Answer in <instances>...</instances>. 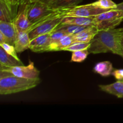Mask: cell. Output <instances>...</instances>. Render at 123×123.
<instances>
[{
	"label": "cell",
	"mask_w": 123,
	"mask_h": 123,
	"mask_svg": "<svg viewBox=\"0 0 123 123\" xmlns=\"http://www.w3.org/2000/svg\"><path fill=\"white\" fill-rule=\"evenodd\" d=\"M121 46H122V55H121V57L123 58V37L122 38V40H121Z\"/></svg>",
	"instance_id": "f546056e"
},
{
	"label": "cell",
	"mask_w": 123,
	"mask_h": 123,
	"mask_svg": "<svg viewBox=\"0 0 123 123\" xmlns=\"http://www.w3.org/2000/svg\"><path fill=\"white\" fill-rule=\"evenodd\" d=\"M31 38L28 31L17 32L14 47L18 53H21L28 49H30Z\"/></svg>",
	"instance_id": "4fadbf2b"
},
{
	"label": "cell",
	"mask_w": 123,
	"mask_h": 123,
	"mask_svg": "<svg viewBox=\"0 0 123 123\" xmlns=\"http://www.w3.org/2000/svg\"><path fill=\"white\" fill-rule=\"evenodd\" d=\"M0 32L6 36L8 43L14 46L17 30L14 22H7L0 20Z\"/></svg>",
	"instance_id": "8fae6325"
},
{
	"label": "cell",
	"mask_w": 123,
	"mask_h": 123,
	"mask_svg": "<svg viewBox=\"0 0 123 123\" xmlns=\"http://www.w3.org/2000/svg\"><path fill=\"white\" fill-rule=\"evenodd\" d=\"M0 70L9 72L16 76L26 79L39 78L40 72L34 66L33 62H30L27 66H17L14 67H1Z\"/></svg>",
	"instance_id": "52a82bcc"
},
{
	"label": "cell",
	"mask_w": 123,
	"mask_h": 123,
	"mask_svg": "<svg viewBox=\"0 0 123 123\" xmlns=\"http://www.w3.org/2000/svg\"><path fill=\"white\" fill-rule=\"evenodd\" d=\"M98 32V30L96 27L89 26L81 32L73 35L74 42H91Z\"/></svg>",
	"instance_id": "9a60e30c"
},
{
	"label": "cell",
	"mask_w": 123,
	"mask_h": 123,
	"mask_svg": "<svg viewBox=\"0 0 123 123\" xmlns=\"http://www.w3.org/2000/svg\"><path fill=\"white\" fill-rule=\"evenodd\" d=\"M50 9L56 10L78 6L82 0H41Z\"/></svg>",
	"instance_id": "7c38bea8"
},
{
	"label": "cell",
	"mask_w": 123,
	"mask_h": 123,
	"mask_svg": "<svg viewBox=\"0 0 123 123\" xmlns=\"http://www.w3.org/2000/svg\"><path fill=\"white\" fill-rule=\"evenodd\" d=\"M100 90L118 98H123V80H118L109 85H100Z\"/></svg>",
	"instance_id": "5bb4252c"
},
{
	"label": "cell",
	"mask_w": 123,
	"mask_h": 123,
	"mask_svg": "<svg viewBox=\"0 0 123 123\" xmlns=\"http://www.w3.org/2000/svg\"><path fill=\"white\" fill-rule=\"evenodd\" d=\"M0 46L2 47L7 54H10V55L13 56V57H14L16 59L19 60V61H20V58L18 57V55H17V53L18 52H17L16 50L15 49V47H14V45L8 43H1V44H0Z\"/></svg>",
	"instance_id": "cb8c5ba5"
},
{
	"label": "cell",
	"mask_w": 123,
	"mask_h": 123,
	"mask_svg": "<svg viewBox=\"0 0 123 123\" xmlns=\"http://www.w3.org/2000/svg\"><path fill=\"white\" fill-rule=\"evenodd\" d=\"M67 35L66 32L58 30H54L53 32L50 33L51 37V44H55L57 43L62 37Z\"/></svg>",
	"instance_id": "d4e9b609"
},
{
	"label": "cell",
	"mask_w": 123,
	"mask_h": 123,
	"mask_svg": "<svg viewBox=\"0 0 123 123\" xmlns=\"http://www.w3.org/2000/svg\"><path fill=\"white\" fill-rule=\"evenodd\" d=\"M112 75L118 80H123V69H115L112 71Z\"/></svg>",
	"instance_id": "484cf974"
},
{
	"label": "cell",
	"mask_w": 123,
	"mask_h": 123,
	"mask_svg": "<svg viewBox=\"0 0 123 123\" xmlns=\"http://www.w3.org/2000/svg\"><path fill=\"white\" fill-rule=\"evenodd\" d=\"M110 10L103 9L92 3L82 6H76L68 8L56 10V12L60 16L64 17H95L103 12Z\"/></svg>",
	"instance_id": "277c9868"
},
{
	"label": "cell",
	"mask_w": 123,
	"mask_h": 123,
	"mask_svg": "<svg viewBox=\"0 0 123 123\" xmlns=\"http://www.w3.org/2000/svg\"><path fill=\"white\" fill-rule=\"evenodd\" d=\"M50 44V33L40 35L31 40L30 49L34 52L37 53L49 52Z\"/></svg>",
	"instance_id": "9c48e42d"
},
{
	"label": "cell",
	"mask_w": 123,
	"mask_h": 123,
	"mask_svg": "<svg viewBox=\"0 0 123 123\" xmlns=\"http://www.w3.org/2000/svg\"><path fill=\"white\" fill-rule=\"evenodd\" d=\"M28 18L33 24L43 20L54 14L55 10H51L46 4L41 1L33 2H28Z\"/></svg>",
	"instance_id": "8992f818"
},
{
	"label": "cell",
	"mask_w": 123,
	"mask_h": 123,
	"mask_svg": "<svg viewBox=\"0 0 123 123\" xmlns=\"http://www.w3.org/2000/svg\"><path fill=\"white\" fill-rule=\"evenodd\" d=\"M62 19V17L60 16L56 10L52 16L43 20L42 22L37 24L34 28L29 32L31 40L40 35L51 33L61 24Z\"/></svg>",
	"instance_id": "5b68a950"
},
{
	"label": "cell",
	"mask_w": 123,
	"mask_h": 123,
	"mask_svg": "<svg viewBox=\"0 0 123 123\" xmlns=\"http://www.w3.org/2000/svg\"><path fill=\"white\" fill-rule=\"evenodd\" d=\"M28 0H25L19 6V10L14 22L17 32L28 31L30 32V29L33 25V24L31 22L28 18Z\"/></svg>",
	"instance_id": "ba28073f"
},
{
	"label": "cell",
	"mask_w": 123,
	"mask_h": 123,
	"mask_svg": "<svg viewBox=\"0 0 123 123\" xmlns=\"http://www.w3.org/2000/svg\"><path fill=\"white\" fill-rule=\"evenodd\" d=\"M92 4L100 8L107 10L116 9L117 4L112 0H98L92 2Z\"/></svg>",
	"instance_id": "603a6c76"
},
{
	"label": "cell",
	"mask_w": 123,
	"mask_h": 123,
	"mask_svg": "<svg viewBox=\"0 0 123 123\" xmlns=\"http://www.w3.org/2000/svg\"><path fill=\"white\" fill-rule=\"evenodd\" d=\"M123 28L98 31L91 40L88 50L94 54L111 52L121 56Z\"/></svg>",
	"instance_id": "6da1fadb"
},
{
	"label": "cell",
	"mask_w": 123,
	"mask_h": 123,
	"mask_svg": "<svg viewBox=\"0 0 123 123\" xmlns=\"http://www.w3.org/2000/svg\"><path fill=\"white\" fill-rule=\"evenodd\" d=\"M4 43H8V41H7L6 36L3 34V33L0 32V44Z\"/></svg>",
	"instance_id": "4316f807"
},
{
	"label": "cell",
	"mask_w": 123,
	"mask_h": 123,
	"mask_svg": "<svg viewBox=\"0 0 123 123\" xmlns=\"http://www.w3.org/2000/svg\"><path fill=\"white\" fill-rule=\"evenodd\" d=\"M74 42L73 35L67 34L61 38L55 44H50L49 52L50 51H62L64 48L69 46Z\"/></svg>",
	"instance_id": "ac0fdd59"
},
{
	"label": "cell",
	"mask_w": 123,
	"mask_h": 123,
	"mask_svg": "<svg viewBox=\"0 0 123 123\" xmlns=\"http://www.w3.org/2000/svg\"><path fill=\"white\" fill-rule=\"evenodd\" d=\"M94 17H64L62 18L61 24L94 26Z\"/></svg>",
	"instance_id": "2e32d148"
},
{
	"label": "cell",
	"mask_w": 123,
	"mask_h": 123,
	"mask_svg": "<svg viewBox=\"0 0 123 123\" xmlns=\"http://www.w3.org/2000/svg\"><path fill=\"white\" fill-rule=\"evenodd\" d=\"M116 9L118 10H120L121 11V12H123V2H121V3L120 4H118Z\"/></svg>",
	"instance_id": "83f0119b"
},
{
	"label": "cell",
	"mask_w": 123,
	"mask_h": 123,
	"mask_svg": "<svg viewBox=\"0 0 123 123\" xmlns=\"http://www.w3.org/2000/svg\"><path fill=\"white\" fill-rule=\"evenodd\" d=\"M113 71L112 64L109 61L98 62L94 67V72L103 77H107L112 74Z\"/></svg>",
	"instance_id": "d6986e66"
},
{
	"label": "cell",
	"mask_w": 123,
	"mask_h": 123,
	"mask_svg": "<svg viewBox=\"0 0 123 123\" xmlns=\"http://www.w3.org/2000/svg\"><path fill=\"white\" fill-rule=\"evenodd\" d=\"M0 64L1 67H6L24 65L21 61H19L13 56L7 54L4 49L1 46H0Z\"/></svg>",
	"instance_id": "e0dca14e"
},
{
	"label": "cell",
	"mask_w": 123,
	"mask_h": 123,
	"mask_svg": "<svg viewBox=\"0 0 123 123\" xmlns=\"http://www.w3.org/2000/svg\"><path fill=\"white\" fill-rule=\"evenodd\" d=\"M89 54H90V52H89L88 49L73 52L70 61L76 62H83L87 58Z\"/></svg>",
	"instance_id": "44dd1931"
},
{
	"label": "cell",
	"mask_w": 123,
	"mask_h": 123,
	"mask_svg": "<svg viewBox=\"0 0 123 123\" xmlns=\"http://www.w3.org/2000/svg\"><path fill=\"white\" fill-rule=\"evenodd\" d=\"M7 1H8V2H10V3L12 4H13V0H7Z\"/></svg>",
	"instance_id": "1f68e13d"
},
{
	"label": "cell",
	"mask_w": 123,
	"mask_h": 123,
	"mask_svg": "<svg viewBox=\"0 0 123 123\" xmlns=\"http://www.w3.org/2000/svg\"><path fill=\"white\" fill-rule=\"evenodd\" d=\"M89 26H80V25H72V24H60L55 30L63 31L67 34L74 35L81 32Z\"/></svg>",
	"instance_id": "ffe728a7"
},
{
	"label": "cell",
	"mask_w": 123,
	"mask_h": 123,
	"mask_svg": "<svg viewBox=\"0 0 123 123\" xmlns=\"http://www.w3.org/2000/svg\"><path fill=\"white\" fill-rule=\"evenodd\" d=\"M19 6L12 4L7 0H0V20L14 22Z\"/></svg>",
	"instance_id": "30bf717a"
},
{
	"label": "cell",
	"mask_w": 123,
	"mask_h": 123,
	"mask_svg": "<svg viewBox=\"0 0 123 123\" xmlns=\"http://www.w3.org/2000/svg\"></svg>",
	"instance_id": "d6a6232c"
},
{
	"label": "cell",
	"mask_w": 123,
	"mask_h": 123,
	"mask_svg": "<svg viewBox=\"0 0 123 123\" xmlns=\"http://www.w3.org/2000/svg\"><path fill=\"white\" fill-rule=\"evenodd\" d=\"M123 20V12L117 9L110 10L94 18V26L98 31L115 28Z\"/></svg>",
	"instance_id": "3957f363"
},
{
	"label": "cell",
	"mask_w": 123,
	"mask_h": 123,
	"mask_svg": "<svg viewBox=\"0 0 123 123\" xmlns=\"http://www.w3.org/2000/svg\"><path fill=\"white\" fill-rule=\"evenodd\" d=\"M41 1V0H28V1L30 2H36V1Z\"/></svg>",
	"instance_id": "4dcf8cb0"
},
{
	"label": "cell",
	"mask_w": 123,
	"mask_h": 123,
	"mask_svg": "<svg viewBox=\"0 0 123 123\" xmlns=\"http://www.w3.org/2000/svg\"><path fill=\"white\" fill-rule=\"evenodd\" d=\"M25 0H13V4L14 5H17V6H19L20 4L24 2Z\"/></svg>",
	"instance_id": "f1b7e54d"
},
{
	"label": "cell",
	"mask_w": 123,
	"mask_h": 123,
	"mask_svg": "<svg viewBox=\"0 0 123 123\" xmlns=\"http://www.w3.org/2000/svg\"><path fill=\"white\" fill-rule=\"evenodd\" d=\"M91 44V42L89 43H85V42H76L73 43L69 46L64 48L62 51H68L73 52L78 51V50H85V49H88Z\"/></svg>",
	"instance_id": "7402d4cb"
},
{
	"label": "cell",
	"mask_w": 123,
	"mask_h": 123,
	"mask_svg": "<svg viewBox=\"0 0 123 123\" xmlns=\"http://www.w3.org/2000/svg\"><path fill=\"white\" fill-rule=\"evenodd\" d=\"M1 71L0 94L8 95L27 91L40 83V79H26L16 76L9 72Z\"/></svg>",
	"instance_id": "7a4b0ae2"
}]
</instances>
